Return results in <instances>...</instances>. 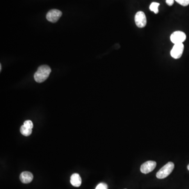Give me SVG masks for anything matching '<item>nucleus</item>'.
<instances>
[{
	"mask_svg": "<svg viewBox=\"0 0 189 189\" xmlns=\"http://www.w3.org/2000/svg\"><path fill=\"white\" fill-rule=\"evenodd\" d=\"M95 189H108V186L105 183H100L97 186Z\"/></svg>",
	"mask_w": 189,
	"mask_h": 189,
	"instance_id": "4468645a",
	"label": "nucleus"
},
{
	"mask_svg": "<svg viewBox=\"0 0 189 189\" xmlns=\"http://www.w3.org/2000/svg\"><path fill=\"white\" fill-rule=\"evenodd\" d=\"M183 50L184 45L183 43L175 44L170 52L171 56L175 59L180 58L182 56Z\"/></svg>",
	"mask_w": 189,
	"mask_h": 189,
	"instance_id": "39448f33",
	"label": "nucleus"
},
{
	"mask_svg": "<svg viewBox=\"0 0 189 189\" xmlns=\"http://www.w3.org/2000/svg\"><path fill=\"white\" fill-rule=\"evenodd\" d=\"M51 73L50 66L44 65L39 66L34 74V79L38 83H41L46 80Z\"/></svg>",
	"mask_w": 189,
	"mask_h": 189,
	"instance_id": "f257e3e1",
	"label": "nucleus"
},
{
	"mask_svg": "<svg viewBox=\"0 0 189 189\" xmlns=\"http://www.w3.org/2000/svg\"><path fill=\"white\" fill-rule=\"evenodd\" d=\"M62 15V12L57 9H53L48 11L46 14L47 21L52 23L57 22Z\"/></svg>",
	"mask_w": 189,
	"mask_h": 189,
	"instance_id": "7ed1b4c3",
	"label": "nucleus"
},
{
	"mask_svg": "<svg viewBox=\"0 0 189 189\" xmlns=\"http://www.w3.org/2000/svg\"><path fill=\"white\" fill-rule=\"evenodd\" d=\"M187 169L189 170V164L188 165V166H187Z\"/></svg>",
	"mask_w": 189,
	"mask_h": 189,
	"instance_id": "f3484780",
	"label": "nucleus"
},
{
	"mask_svg": "<svg viewBox=\"0 0 189 189\" xmlns=\"http://www.w3.org/2000/svg\"><path fill=\"white\" fill-rule=\"evenodd\" d=\"M20 131L22 135H23V136H30L32 132V129L28 128L27 127L24 126V125L22 126L20 129Z\"/></svg>",
	"mask_w": 189,
	"mask_h": 189,
	"instance_id": "9d476101",
	"label": "nucleus"
},
{
	"mask_svg": "<svg viewBox=\"0 0 189 189\" xmlns=\"http://www.w3.org/2000/svg\"><path fill=\"white\" fill-rule=\"evenodd\" d=\"M160 6V4L157 2H152L151 5H150V10L151 11L154 12L155 14H157L159 12V10H158V7Z\"/></svg>",
	"mask_w": 189,
	"mask_h": 189,
	"instance_id": "9b49d317",
	"label": "nucleus"
},
{
	"mask_svg": "<svg viewBox=\"0 0 189 189\" xmlns=\"http://www.w3.org/2000/svg\"><path fill=\"white\" fill-rule=\"evenodd\" d=\"M157 166V163L154 161H148L143 163L140 167V171L144 174H147L152 171Z\"/></svg>",
	"mask_w": 189,
	"mask_h": 189,
	"instance_id": "0eeeda50",
	"label": "nucleus"
},
{
	"mask_svg": "<svg viewBox=\"0 0 189 189\" xmlns=\"http://www.w3.org/2000/svg\"><path fill=\"white\" fill-rule=\"evenodd\" d=\"M175 1L183 6H187L189 4V0H175Z\"/></svg>",
	"mask_w": 189,
	"mask_h": 189,
	"instance_id": "ddd939ff",
	"label": "nucleus"
},
{
	"mask_svg": "<svg viewBox=\"0 0 189 189\" xmlns=\"http://www.w3.org/2000/svg\"><path fill=\"white\" fill-rule=\"evenodd\" d=\"M2 70V65L1 64H0V71H1Z\"/></svg>",
	"mask_w": 189,
	"mask_h": 189,
	"instance_id": "dca6fc26",
	"label": "nucleus"
},
{
	"mask_svg": "<svg viewBox=\"0 0 189 189\" xmlns=\"http://www.w3.org/2000/svg\"><path fill=\"white\" fill-rule=\"evenodd\" d=\"M175 168V164L172 162L167 163L161 168L156 174V177L159 179L166 178L173 171Z\"/></svg>",
	"mask_w": 189,
	"mask_h": 189,
	"instance_id": "f03ea898",
	"label": "nucleus"
},
{
	"mask_svg": "<svg viewBox=\"0 0 189 189\" xmlns=\"http://www.w3.org/2000/svg\"><path fill=\"white\" fill-rule=\"evenodd\" d=\"M71 185L75 187H80L82 184V179L78 173H74L70 177Z\"/></svg>",
	"mask_w": 189,
	"mask_h": 189,
	"instance_id": "1a4fd4ad",
	"label": "nucleus"
},
{
	"mask_svg": "<svg viewBox=\"0 0 189 189\" xmlns=\"http://www.w3.org/2000/svg\"></svg>",
	"mask_w": 189,
	"mask_h": 189,
	"instance_id": "a211bd4d",
	"label": "nucleus"
},
{
	"mask_svg": "<svg viewBox=\"0 0 189 189\" xmlns=\"http://www.w3.org/2000/svg\"><path fill=\"white\" fill-rule=\"evenodd\" d=\"M166 3L169 6H172L174 3V0H166Z\"/></svg>",
	"mask_w": 189,
	"mask_h": 189,
	"instance_id": "2eb2a0df",
	"label": "nucleus"
},
{
	"mask_svg": "<svg viewBox=\"0 0 189 189\" xmlns=\"http://www.w3.org/2000/svg\"><path fill=\"white\" fill-rule=\"evenodd\" d=\"M20 179L23 183H29L32 181L33 175L30 172H23L20 175Z\"/></svg>",
	"mask_w": 189,
	"mask_h": 189,
	"instance_id": "6e6552de",
	"label": "nucleus"
},
{
	"mask_svg": "<svg viewBox=\"0 0 189 189\" xmlns=\"http://www.w3.org/2000/svg\"><path fill=\"white\" fill-rule=\"evenodd\" d=\"M186 35L181 31H176L173 33L170 36V39L174 44L183 43L186 39Z\"/></svg>",
	"mask_w": 189,
	"mask_h": 189,
	"instance_id": "20e7f679",
	"label": "nucleus"
},
{
	"mask_svg": "<svg viewBox=\"0 0 189 189\" xmlns=\"http://www.w3.org/2000/svg\"><path fill=\"white\" fill-rule=\"evenodd\" d=\"M135 21L137 26L139 28H143L147 24V18L145 13L143 11H139L136 14Z\"/></svg>",
	"mask_w": 189,
	"mask_h": 189,
	"instance_id": "423d86ee",
	"label": "nucleus"
},
{
	"mask_svg": "<svg viewBox=\"0 0 189 189\" xmlns=\"http://www.w3.org/2000/svg\"><path fill=\"white\" fill-rule=\"evenodd\" d=\"M24 126L25 127L28 128L32 129L33 128V123L32 121H30V120H26V121L24 123Z\"/></svg>",
	"mask_w": 189,
	"mask_h": 189,
	"instance_id": "f8f14e48",
	"label": "nucleus"
}]
</instances>
